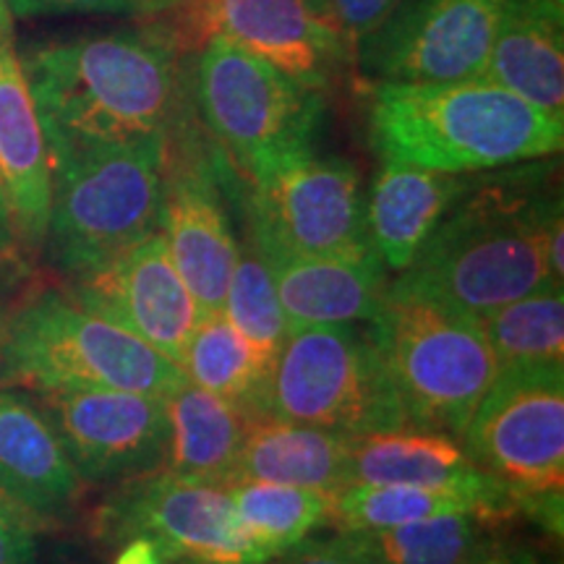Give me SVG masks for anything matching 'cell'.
<instances>
[{
    "label": "cell",
    "mask_w": 564,
    "mask_h": 564,
    "mask_svg": "<svg viewBox=\"0 0 564 564\" xmlns=\"http://www.w3.org/2000/svg\"><path fill=\"white\" fill-rule=\"evenodd\" d=\"M0 175L13 230L26 243L40 246L51 220V154L13 42V13L6 0H0Z\"/></svg>",
    "instance_id": "17"
},
{
    "label": "cell",
    "mask_w": 564,
    "mask_h": 564,
    "mask_svg": "<svg viewBox=\"0 0 564 564\" xmlns=\"http://www.w3.org/2000/svg\"><path fill=\"white\" fill-rule=\"evenodd\" d=\"M478 468L520 499L564 491V364L505 369L465 426Z\"/></svg>",
    "instance_id": "10"
},
{
    "label": "cell",
    "mask_w": 564,
    "mask_h": 564,
    "mask_svg": "<svg viewBox=\"0 0 564 564\" xmlns=\"http://www.w3.org/2000/svg\"><path fill=\"white\" fill-rule=\"evenodd\" d=\"M453 512H489L512 518V494L486 470L449 486H345L329 497V525L337 533L387 531Z\"/></svg>",
    "instance_id": "22"
},
{
    "label": "cell",
    "mask_w": 564,
    "mask_h": 564,
    "mask_svg": "<svg viewBox=\"0 0 564 564\" xmlns=\"http://www.w3.org/2000/svg\"><path fill=\"white\" fill-rule=\"evenodd\" d=\"M470 183L474 181L460 173L382 160L371 192L364 199L366 236L382 264L398 272L408 270Z\"/></svg>",
    "instance_id": "19"
},
{
    "label": "cell",
    "mask_w": 564,
    "mask_h": 564,
    "mask_svg": "<svg viewBox=\"0 0 564 564\" xmlns=\"http://www.w3.org/2000/svg\"><path fill=\"white\" fill-rule=\"evenodd\" d=\"M223 314L246 337L274 352L280 350L282 340L288 337V322L285 314H282L272 270L251 241L246 249H238L228 293H225Z\"/></svg>",
    "instance_id": "30"
},
{
    "label": "cell",
    "mask_w": 564,
    "mask_h": 564,
    "mask_svg": "<svg viewBox=\"0 0 564 564\" xmlns=\"http://www.w3.org/2000/svg\"><path fill=\"white\" fill-rule=\"evenodd\" d=\"M74 299L181 364L202 312L175 270L160 228L108 264L76 278Z\"/></svg>",
    "instance_id": "14"
},
{
    "label": "cell",
    "mask_w": 564,
    "mask_h": 564,
    "mask_svg": "<svg viewBox=\"0 0 564 564\" xmlns=\"http://www.w3.org/2000/svg\"><path fill=\"white\" fill-rule=\"evenodd\" d=\"M102 528L112 539L147 535L181 564H270L238 525L228 486L167 470L133 478L105 505Z\"/></svg>",
    "instance_id": "12"
},
{
    "label": "cell",
    "mask_w": 564,
    "mask_h": 564,
    "mask_svg": "<svg viewBox=\"0 0 564 564\" xmlns=\"http://www.w3.org/2000/svg\"><path fill=\"white\" fill-rule=\"evenodd\" d=\"M556 199L523 178L470 183L392 288L468 319L549 288L544 225Z\"/></svg>",
    "instance_id": "3"
},
{
    "label": "cell",
    "mask_w": 564,
    "mask_h": 564,
    "mask_svg": "<svg viewBox=\"0 0 564 564\" xmlns=\"http://www.w3.org/2000/svg\"><path fill=\"white\" fill-rule=\"evenodd\" d=\"M40 408L84 481H133L165 465L167 398L129 390L40 392Z\"/></svg>",
    "instance_id": "13"
},
{
    "label": "cell",
    "mask_w": 564,
    "mask_h": 564,
    "mask_svg": "<svg viewBox=\"0 0 564 564\" xmlns=\"http://www.w3.org/2000/svg\"><path fill=\"white\" fill-rule=\"evenodd\" d=\"M112 564H165V556L160 554V549L152 539H147V535H131L116 560H112Z\"/></svg>",
    "instance_id": "35"
},
{
    "label": "cell",
    "mask_w": 564,
    "mask_h": 564,
    "mask_svg": "<svg viewBox=\"0 0 564 564\" xmlns=\"http://www.w3.org/2000/svg\"><path fill=\"white\" fill-rule=\"evenodd\" d=\"M167 474L228 486L253 415L220 394L183 382L167 398Z\"/></svg>",
    "instance_id": "24"
},
{
    "label": "cell",
    "mask_w": 564,
    "mask_h": 564,
    "mask_svg": "<svg viewBox=\"0 0 564 564\" xmlns=\"http://www.w3.org/2000/svg\"><path fill=\"white\" fill-rule=\"evenodd\" d=\"M196 100L238 171L314 144L324 116L319 89L303 87L215 32H209L196 63Z\"/></svg>",
    "instance_id": "9"
},
{
    "label": "cell",
    "mask_w": 564,
    "mask_h": 564,
    "mask_svg": "<svg viewBox=\"0 0 564 564\" xmlns=\"http://www.w3.org/2000/svg\"><path fill=\"white\" fill-rule=\"evenodd\" d=\"M556 3H564V0H556Z\"/></svg>",
    "instance_id": "39"
},
{
    "label": "cell",
    "mask_w": 564,
    "mask_h": 564,
    "mask_svg": "<svg viewBox=\"0 0 564 564\" xmlns=\"http://www.w3.org/2000/svg\"><path fill=\"white\" fill-rule=\"evenodd\" d=\"M308 3H312V6H314V9L322 13V3H324V0H308ZM322 17H324V13H322Z\"/></svg>",
    "instance_id": "38"
},
{
    "label": "cell",
    "mask_w": 564,
    "mask_h": 564,
    "mask_svg": "<svg viewBox=\"0 0 564 564\" xmlns=\"http://www.w3.org/2000/svg\"><path fill=\"white\" fill-rule=\"evenodd\" d=\"M371 337L390 373L408 426L463 436L499 377V361L478 319L387 288Z\"/></svg>",
    "instance_id": "6"
},
{
    "label": "cell",
    "mask_w": 564,
    "mask_h": 564,
    "mask_svg": "<svg viewBox=\"0 0 564 564\" xmlns=\"http://www.w3.org/2000/svg\"><path fill=\"white\" fill-rule=\"evenodd\" d=\"M499 371L520 366L564 364L562 288H541L494 308L478 319Z\"/></svg>",
    "instance_id": "29"
},
{
    "label": "cell",
    "mask_w": 564,
    "mask_h": 564,
    "mask_svg": "<svg viewBox=\"0 0 564 564\" xmlns=\"http://www.w3.org/2000/svg\"><path fill=\"white\" fill-rule=\"evenodd\" d=\"M507 0H405L356 47L371 82L481 79Z\"/></svg>",
    "instance_id": "11"
},
{
    "label": "cell",
    "mask_w": 564,
    "mask_h": 564,
    "mask_svg": "<svg viewBox=\"0 0 564 564\" xmlns=\"http://www.w3.org/2000/svg\"><path fill=\"white\" fill-rule=\"evenodd\" d=\"M0 382L34 392L129 390L171 398L181 366L76 299L47 293L0 333Z\"/></svg>",
    "instance_id": "5"
},
{
    "label": "cell",
    "mask_w": 564,
    "mask_h": 564,
    "mask_svg": "<svg viewBox=\"0 0 564 564\" xmlns=\"http://www.w3.org/2000/svg\"><path fill=\"white\" fill-rule=\"evenodd\" d=\"M34 520L0 494V564H32Z\"/></svg>",
    "instance_id": "33"
},
{
    "label": "cell",
    "mask_w": 564,
    "mask_h": 564,
    "mask_svg": "<svg viewBox=\"0 0 564 564\" xmlns=\"http://www.w3.org/2000/svg\"><path fill=\"white\" fill-rule=\"evenodd\" d=\"M13 17H61V13H112V17L150 19L178 11L196 0H6Z\"/></svg>",
    "instance_id": "31"
},
{
    "label": "cell",
    "mask_w": 564,
    "mask_h": 564,
    "mask_svg": "<svg viewBox=\"0 0 564 564\" xmlns=\"http://www.w3.org/2000/svg\"><path fill=\"white\" fill-rule=\"evenodd\" d=\"M267 415L348 436L408 426L371 333L348 324L288 333L274 358Z\"/></svg>",
    "instance_id": "8"
},
{
    "label": "cell",
    "mask_w": 564,
    "mask_h": 564,
    "mask_svg": "<svg viewBox=\"0 0 564 564\" xmlns=\"http://www.w3.org/2000/svg\"><path fill=\"white\" fill-rule=\"evenodd\" d=\"M476 564H541V560L531 552H510V549H505V552L489 556V560H481Z\"/></svg>",
    "instance_id": "36"
},
{
    "label": "cell",
    "mask_w": 564,
    "mask_h": 564,
    "mask_svg": "<svg viewBox=\"0 0 564 564\" xmlns=\"http://www.w3.org/2000/svg\"><path fill=\"white\" fill-rule=\"evenodd\" d=\"M246 215L264 259L377 257L366 236L361 173L314 147L246 167Z\"/></svg>",
    "instance_id": "7"
},
{
    "label": "cell",
    "mask_w": 564,
    "mask_h": 564,
    "mask_svg": "<svg viewBox=\"0 0 564 564\" xmlns=\"http://www.w3.org/2000/svg\"><path fill=\"white\" fill-rule=\"evenodd\" d=\"M158 228L202 316L223 312L238 243L212 162L192 154L178 165L167 154Z\"/></svg>",
    "instance_id": "15"
},
{
    "label": "cell",
    "mask_w": 564,
    "mask_h": 564,
    "mask_svg": "<svg viewBox=\"0 0 564 564\" xmlns=\"http://www.w3.org/2000/svg\"><path fill=\"white\" fill-rule=\"evenodd\" d=\"M405 0H324L322 13L350 45L352 55L361 42L379 30Z\"/></svg>",
    "instance_id": "32"
},
{
    "label": "cell",
    "mask_w": 564,
    "mask_h": 564,
    "mask_svg": "<svg viewBox=\"0 0 564 564\" xmlns=\"http://www.w3.org/2000/svg\"><path fill=\"white\" fill-rule=\"evenodd\" d=\"M228 491L238 525L270 562L329 523V494L324 491L267 481H236Z\"/></svg>",
    "instance_id": "28"
},
{
    "label": "cell",
    "mask_w": 564,
    "mask_h": 564,
    "mask_svg": "<svg viewBox=\"0 0 564 564\" xmlns=\"http://www.w3.org/2000/svg\"><path fill=\"white\" fill-rule=\"evenodd\" d=\"M369 133L382 160L468 175L552 158L564 144V118L486 79L373 82Z\"/></svg>",
    "instance_id": "2"
},
{
    "label": "cell",
    "mask_w": 564,
    "mask_h": 564,
    "mask_svg": "<svg viewBox=\"0 0 564 564\" xmlns=\"http://www.w3.org/2000/svg\"><path fill=\"white\" fill-rule=\"evenodd\" d=\"M51 154L47 241L70 278L108 264L158 230L171 137L61 147Z\"/></svg>",
    "instance_id": "4"
},
{
    "label": "cell",
    "mask_w": 564,
    "mask_h": 564,
    "mask_svg": "<svg viewBox=\"0 0 564 564\" xmlns=\"http://www.w3.org/2000/svg\"><path fill=\"white\" fill-rule=\"evenodd\" d=\"M209 32L272 63L303 87L324 89L352 58L340 32L308 0H196Z\"/></svg>",
    "instance_id": "16"
},
{
    "label": "cell",
    "mask_w": 564,
    "mask_h": 564,
    "mask_svg": "<svg viewBox=\"0 0 564 564\" xmlns=\"http://www.w3.org/2000/svg\"><path fill=\"white\" fill-rule=\"evenodd\" d=\"M270 564H366L361 556L352 552L343 533L335 539H303L299 544L285 549L274 556Z\"/></svg>",
    "instance_id": "34"
},
{
    "label": "cell",
    "mask_w": 564,
    "mask_h": 564,
    "mask_svg": "<svg viewBox=\"0 0 564 564\" xmlns=\"http://www.w3.org/2000/svg\"><path fill=\"white\" fill-rule=\"evenodd\" d=\"M47 150L167 133L181 112L178 47L165 32L123 30L34 47L21 58Z\"/></svg>",
    "instance_id": "1"
},
{
    "label": "cell",
    "mask_w": 564,
    "mask_h": 564,
    "mask_svg": "<svg viewBox=\"0 0 564 564\" xmlns=\"http://www.w3.org/2000/svg\"><path fill=\"white\" fill-rule=\"evenodd\" d=\"M512 518L453 512L387 531L343 533L366 564H476L505 552L502 531Z\"/></svg>",
    "instance_id": "25"
},
{
    "label": "cell",
    "mask_w": 564,
    "mask_h": 564,
    "mask_svg": "<svg viewBox=\"0 0 564 564\" xmlns=\"http://www.w3.org/2000/svg\"><path fill=\"white\" fill-rule=\"evenodd\" d=\"M288 333L322 324L373 322L387 295L384 264L366 259H267Z\"/></svg>",
    "instance_id": "21"
},
{
    "label": "cell",
    "mask_w": 564,
    "mask_h": 564,
    "mask_svg": "<svg viewBox=\"0 0 564 564\" xmlns=\"http://www.w3.org/2000/svg\"><path fill=\"white\" fill-rule=\"evenodd\" d=\"M352 440L356 436L262 415L249 423L230 484L267 481L333 497L350 486Z\"/></svg>",
    "instance_id": "23"
},
{
    "label": "cell",
    "mask_w": 564,
    "mask_h": 564,
    "mask_svg": "<svg viewBox=\"0 0 564 564\" xmlns=\"http://www.w3.org/2000/svg\"><path fill=\"white\" fill-rule=\"evenodd\" d=\"M82 489L84 478L42 408L26 394L0 390V494L45 523L79 502Z\"/></svg>",
    "instance_id": "18"
},
{
    "label": "cell",
    "mask_w": 564,
    "mask_h": 564,
    "mask_svg": "<svg viewBox=\"0 0 564 564\" xmlns=\"http://www.w3.org/2000/svg\"><path fill=\"white\" fill-rule=\"evenodd\" d=\"M564 3L507 0L481 79L564 118Z\"/></svg>",
    "instance_id": "20"
},
{
    "label": "cell",
    "mask_w": 564,
    "mask_h": 564,
    "mask_svg": "<svg viewBox=\"0 0 564 564\" xmlns=\"http://www.w3.org/2000/svg\"><path fill=\"white\" fill-rule=\"evenodd\" d=\"M13 217H11V204H9V194H6V183L3 175H0V241L13 236Z\"/></svg>",
    "instance_id": "37"
},
{
    "label": "cell",
    "mask_w": 564,
    "mask_h": 564,
    "mask_svg": "<svg viewBox=\"0 0 564 564\" xmlns=\"http://www.w3.org/2000/svg\"><path fill=\"white\" fill-rule=\"evenodd\" d=\"M274 358L278 352L253 343L232 327L228 316L217 312L202 316L178 366L186 382L220 394L253 419H262L267 415Z\"/></svg>",
    "instance_id": "27"
},
{
    "label": "cell",
    "mask_w": 564,
    "mask_h": 564,
    "mask_svg": "<svg viewBox=\"0 0 564 564\" xmlns=\"http://www.w3.org/2000/svg\"><path fill=\"white\" fill-rule=\"evenodd\" d=\"M478 470L460 442L432 429L400 426L352 440L350 486H449Z\"/></svg>",
    "instance_id": "26"
}]
</instances>
